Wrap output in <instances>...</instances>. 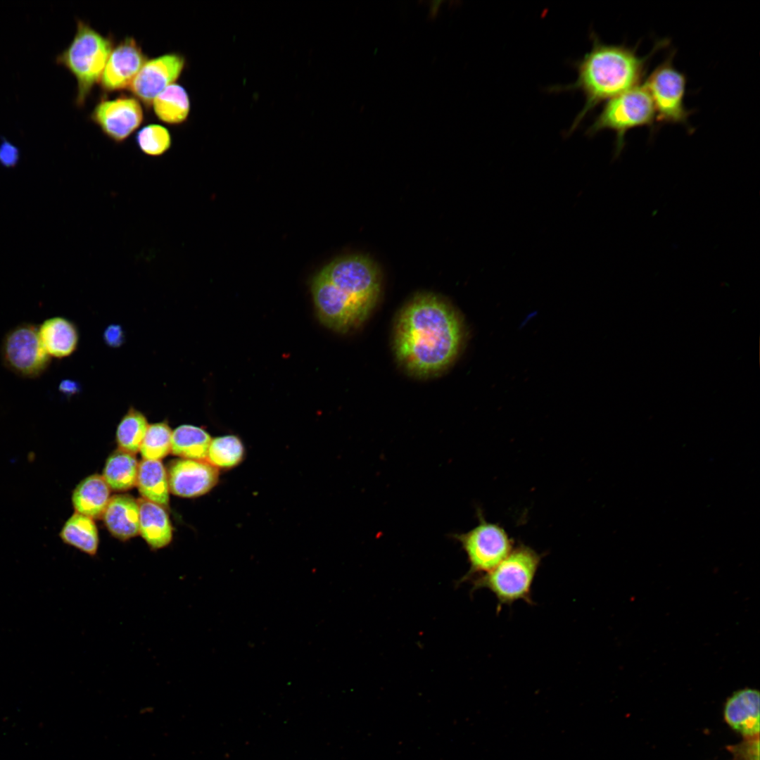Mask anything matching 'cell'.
Listing matches in <instances>:
<instances>
[{"label":"cell","mask_w":760,"mask_h":760,"mask_svg":"<svg viewBox=\"0 0 760 760\" xmlns=\"http://www.w3.org/2000/svg\"><path fill=\"white\" fill-rule=\"evenodd\" d=\"M60 536L63 542L89 555H95L99 536L93 519L80 513L72 515L63 525Z\"/></svg>","instance_id":"23"},{"label":"cell","mask_w":760,"mask_h":760,"mask_svg":"<svg viewBox=\"0 0 760 760\" xmlns=\"http://www.w3.org/2000/svg\"><path fill=\"white\" fill-rule=\"evenodd\" d=\"M90 118L103 134L120 144L139 127L144 120V112L137 98L121 96L113 99H101L91 111Z\"/></svg>","instance_id":"10"},{"label":"cell","mask_w":760,"mask_h":760,"mask_svg":"<svg viewBox=\"0 0 760 760\" xmlns=\"http://www.w3.org/2000/svg\"><path fill=\"white\" fill-rule=\"evenodd\" d=\"M136 141L142 153L149 156L158 157L165 154L170 148L172 137L165 127L149 124L137 132Z\"/></svg>","instance_id":"27"},{"label":"cell","mask_w":760,"mask_h":760,"mask_svg":"<svg viewBox=\"0 0 760 760\" xmlns=\"http://www.w3.org/2000/svg\"><path fill=\"white\" fill-rule=\"evenodd\" d=\"M148 425L143 413L130 407L117 427L116 441L120 450L132 455L137 453Z\"/></svg>","instance_id":"24"},{"label":"cell","mask_w":760,"mask_h":760,"mask_svg":"<svg viewBox=\"0 0 760 760\" xmlns=\"http://www.w3.org/2000/svg\"><path fill=\"white\" fill-rule=\"evenodd\" d=\"M1 357L7 369L27 379L40 376L51 362V357L40 341L38 327L30 323H21L6 333L1 343Z\"/></svg>","instance_id":"9"},{"label":"cell","mask_w":760,"mask_h":760,"mask_svg":"<svg viewBox=\"0 0 760 760\" xmlns=\"http://www.w3.org/2000/svg\"><path fill=\"white\" fill-rule=\"evenodd\" d=\"M673 54L659 64L644 82L654 104L656 120L689 127L692 113L684 104L687 79L673 65Z\"/></svg>","instance_id":"8"},{"label":"cell","mask_w":760,"mask_h":760,"mask_svg":"<svg viewBox=\"0 0 760 760\" xmlns=\"http://www.w3.org/2000/svg\"><path fill=\"white\" fill-rule=\"evenodd\" d=\"M243 455L241 440L236 436L226 435L211 440L206 458L213 467L226 469L238 465Z\"/></svg>","instance_id":"25"},{"label":"cell","mask_w":760,"mask_h":760,"mask_svg":"<svg viewBox=\"0 0 760 760\" xmlns=\"http://www.w3.org/2000/svg\"><path fill=\"white\" fill-rule=\"evenodd\" d=\"M167 474L170 490L186 498L204 495L218 481L216 467L201 460H175L170 463Z\"/></svg>","instance_id":"13"},{"label":"cell","mask_w":760,"mask_h":760,"mask_svg":"<svg viewBox=\"0 0 760 760\" xmlns=\"http://www.w3.org/2000/svg\"><path fill=\"white\" fill-rule=\"evenodd\" d=\"M479 522L466 533L454 534L467 555L469 569L463 580L488 573L501 562L514 547L504 528L488 522L479 512Z\"/></svg>","instance_id":"7"},{"label":"cell","mask_w":760,"mask_h":760,"mask_svg":"<svg viewBox=\"0 0 760 760\" xmlns=\"http://www.w3.org/2000/svg\"><path fill=\"white\" fill-rule=\"evenodd\" d=\"M591 39L592 49L575 63L578 76L574 83L550 89L556 92L580 91L585 97V104L567 135L601 103L640 84L650 58L666 44L665 41L659 42L647 56L641 57L635 47L604 44L594 32Z\"/></svg>","instance_id":"3"},{"label":"cell","mask_w":760,"mask_h":760,"mask_svg":"<svg viewBox=\"0 0 760 760\" xmlns=\"http://www.w3.org/2000/svg\"><path fill=\"white\" fill-rule=\"evenodd\" d=\"M759 692L744 688L726 701L724 717L729 726L745 737L759 735Z\"/></svg>","instance_id":"14"},{"label":"cell","mask_w":760,"mask_h":760,"mask_svg":"<svg viewBox=\"0 0 760 760\" xmlns=\"http://www.w3.org/2000/svg\"><path fill=\"white\" fill-rule=\"evenodd\" d=\"M77 384L73 381L66 380L61 382L59 388L65 393H74L77 390Z\"/></svg>","instance_id":"31"},{"label":"cell","mask_w":760,"mask_h":760,"mask_svg":"<svg viewBox=\"0 0 760 760\" xmlns=\"http://www.w3.org/2000/svg\"><path fill=\"white\" fill-rule=\"evenodd\" d=\"M113 41L94 30L87 23L77 20L75 36L68 46L56 57V63L67 69L77 81L75 103L82 107L94 85L99 83Z\"/></svg>","instance_id":"4"},{"label":"cell","mask_w":760,"mask_h":760,"mask_svg":"<svg viewBox=\"0 0 760 760\" xmlns=\"http://www.w3.org/2000/svg\"><path fill=\"white\" fill-rule=\"evenodd\" d=\"M543 555L529 546L520 544L495 568L476 577L473 589L489 590L498 602V609L523 600L533 603L531 589Z\"/></svg>","instance_id":"5"},{"label":"cell","mask_w":760,"mask_h":760,"mask_svg":"<svg viewBox=\"0 0 760 760\" xmlns=\"http://www.w3.org/2000/svg\"><path fill=\"white\" fill-rule=\"evenodd\" d=\"M759 735L748 737L738 745L732 746L730 751L736 760H759Z\"/></svg>","instance_id":"28"},{"label":"cell","mask_w":760,"mask_h":760,"mask_svg":"<svg viewBox=\"0 0 760 760\" xmlns=\"http://www.w3.org/2000/svg\"><path fill=\"white\" fill-rule=\"evenodd\" d=\"M151 106L156 117L170 125L184 122L189 115L191 104L189 94L182 85L174 83L153 101Z\"/></svg>","instance_id":"20"},{"label":"cell","mask_w":760,"mask_h":760,"mask_svg":"<svg viewBox=\"0 0 760 760\" xmlns=\"http://www.w3.org/2000/svg\"><path fill=\"white\" fill-rule=\"evenodd\" d=\"M103 517L108 529L117 538L125 540L139 532V503L129 495L110 497Z\"/></svg>","instance_id":"16"},{"label":"cell","mask_w":760,"mask_h":760,"mask_svg":"<svg viewBox=\"0 0 760 760\" xmlns=\"http://www.w3.org/2000/svg\"><path fill=\"white\" fill-rule=\"evenodd\" d=\"M185 65V57L176 52L148 59L127 89L149 108L153 99L179 77Z\"/></svg>","instance_id":"11"},{"label":"cell","mask_w":760,"mask_h":760,"mask_svg":"<svg viewBox=\"0 0 760 760\" xmlns=\"http://www.w3.org/2000/svg\"><path fill=\"white\" fill-rule=\"evenodd\" d=\"M138 503L139 533L143 538L153 549L167 546L172 540V528L166 511L162 506L145 499Z\"/></svg>","instance_id":"17"},{"label":"cell","mask_w":760,"mask_h":760,"mask_svg":"<svg viewBox=\"0 0 760 760\" xmlns=\"http://www.w3.org/2000/svg\"><path fill=\"white\" fill-rule=\"evenodd\" d=\"M19 158L18 148L5 140L0 145V162L5 165H13Z\"/></svg>","instance_id":"29"},{"label":"cell","mask_w":760,"mask_h":760,"mask_svg":"<svg viewBox=\"0 0 760 760\" xmlns=\"http://www.w3.org/2000/svg\"><path fill=\"white\" fill-rule=\"evenodd\" d=\"M172 433L166 422H158L148 426L140 446L144 460H160L171 450Z\"/></svg>","instance_id":"26"},{"label":"cell","mask_w":760,"mask_h":760,"mask_svg":"<svg viewBox=\"0 0 760 760\" xmlns=\"http://www.w3.org/2000/svg\"><path fill=\"white\" fill-rule=\"evenodd\" d=\"M124 338L123 331L120 327L111 325L106 328L104 331V339L107 344L116 347L120 346Z\"/></svg>","instance_id":"30"},{"label":"cell","mask_w":760,"mask_h":760,"mask_svg":"<svg viewBox=\"0 0 760 760\" xmlns=\"http://www.w3.org/2000/svg\"><path fill=\"white\" fill-rule=\"evenodd\" d=\"M464 334L453 308L436 295L419 294L397 317L393 342L395 357L412 376L436 375L455 360Z\"/></svg>","instance_id":"1"},{"label":"cell","mask_w":760,"mask_h":760,"mask_svg":"<svg viewBox=\"0 0 760 760\" xmlns=\"http://www.w3.org/2000/svg\"><path fill=\"white\" fill-rule=\"evenodd\" d=\"M211 437L204 429L184 424L172 433L171 452L183 459L202 460L207 457Z\"/></svg>","instance_id":"21"},{"label":"cell","mask_w":760,"mask_h":760,"mask_svg":"<svg viewBox=\"0 0 760 760\" xmlns=\"http://www.w3.org/2000/svg\"><path fill=\"white\" fill-rule=\"evenodd\" d=\"M40 341L51 357L64 358L77 348L76 326L65 317L55 316L45 319L38 327Z\"/></svg>","instance_id":"15"},{"label":"cell","mask_w":760,"mask_h":760,"mask_svg":"<svg viewBox=\"0 0 760 760\" xmlns=\"http://www.w3.org/2000/svg\"><path fill=\"white\" fill-rule=\"evenodd\" d=\"M148 60L136 39L127 37L113 47L99 84L103 91L113 92L128 89Z\"/></svg>","instance_id":"12"},{"label":"cell","mask_w":760,"mask_h":760,"mask_svg":"<svg viewBox=\"0 0 760 760\" xmlns=\"http://www.w3.org/2000/svg\"><path fill=\"white\" fill-rule=\"evenodd\" d=\"M380 291L381 277L376 264L360 255L333 260L312 283L320 321L341 332L358 327L367 319Z\"/></svg>","instance_id":"2"},{"label":"cell","mask_w":760,"mask_h":760,"mask_svg":"<svg viewBox=\"0 0 760 760\" xmlns=\"http://www.w3.org/2000/svg\"><path fill=\"white\" fill-rule=\"evenodd\" d=\"M110 498V488L103 476L93 474L76 486L72 501L77 513L92 519L103 514Z\"/></svg>","instance_id":"18"},{"label":"cell","mask_w":760,"mask_h":760,"mask_svg":"<svg viewBox=\"0 0 760 760\" xmlns=\"http://www.w3.org/2000/svg\"><path fill=\"white\" fill-rule=\"evenodd\" d=\"M656 120L652 98L644 83L607 101L586 134L594 136L604 130L615 132L614 157L626 146V133L639 127H650Z\"/></svg>","instance_id":"6"},{"label":"cell","mask_w":760,"mask_h":760,"mask_svg":"<svg viewBox=\"0 0 760 760\" xmlns=\"http://www.w3.org/2000/svg\"><path fill=\"white\" fill-rule=\"evenodd\" d=\"M138 468L134 455L118 450L108 458L102 476L110 489L127 490L137 483Z\"/></svg>","instance_id":"22"},{"label":"cell","mask_w":760,"mask_h":760,"mask_svg":"<svg viewBox=\"0 0 760 760\" xmlns=\"http://www.w3.org/2000/svg\"><path fill=\"white\" fill-rule=\"evenodd\" d=\"M137 486L146 500L160 506L169 502V484L167 471L160 460H144L139 464Z\"/></svg>","instance_id":"19"}]
</instances>
